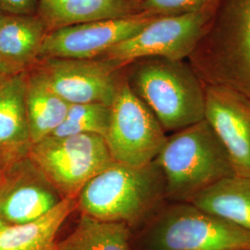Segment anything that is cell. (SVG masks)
Returning <instances> with one entry per match:
<instances>
[{
	"instance_id": "obj_27",
	"label": "cell",
	"mask_w": 250,
	"mask_h": 250,
	"mask_svg": "<svg viewBox=\"0 0 250 250\" xmlns=\"http://www.w3.org/2000/svg\"><path fill=\"white\" fill-rule=\"evenodd\" d=\"M250 250V249H248V250Z\"/></svg>"
},
{
	"instance_id": "obj_15",
	"label": "cell",
	"mask_w": 250,
	"mask_h": 250,
	"mask_svg": "<svg viewBox=\"0 0 250 250\" xmlns=\"http://www.w3.org/2000/svg\"><path fill=\"white\" fill-rule=\"evenodd\" d=\"M36 14L49 33L83 22L142 13L140 0H38Z\"/></svg>"
},
{
	"instance_id": "obj_19",
	"label": "cell",
	"mask_w": 250,
	"mask_h": 250,
	"mask_svg": "<svg viewBox=\"0 0 250 250\" xmlns=\"http://www.w3.org/2000/svg\"><path fill=\"white\" fill-rule=\"evenodd\" d=\"M57 250H134L133 231L124 223L81 214L73 231L58 242Z\"/></svg>"
},
{
	"instance_id": "obj_12",
	"label": "cell",
	"mask_w": 250,
	"mask_h": 250,
	"mask_svg": "<svg viewBox=\"0 0 250 250\" xmlns=\"http://www.w3.org/2000/svg\"><path fill=\"white\" fill-rule=\"evenodd\" d=\"M236 175L250 178V101L223 86L205 84V117Z\"/></svg>"
},
{
	"instance_id": "obj_7",
	"label": "cell",
	"mask_w": 250,
	"mask_h": 250,
	"mask_svg": "<svg viewBox=\"0 0 250 250\" xmlns=\"http://www.w3.org/2000/svg\"><path fill=\"white\" fill-rule=\"evenodd\" d=\"M167 136L151 110L131 89L125 74L110 105L109 126L104 137L113 161L146 165L155 161Z\"/></svg>"
},
{
	"instance_id": "obj_24",
	"label": "cell",
	"mask_w": 250,
	"mask_h": 250,
	"mask_svg": "<svg viewBox=\"0 0 250 250\" xmlns=\"http://www.w3.org/2000/svg\"><path fill=\"white\" fill-rule=\"evenodd\" d=\"M6 13L5 12H3L2 10H0V27L2 25V23H3V21H4V20H5V17H6Z\"/></svg>"
},
{
	"instance_id": "obj_20",
	"label": "cell",
	"mask_w": 250,
	"mask_h": 250,
	"mask_svg": "<svg viewBox=\"0 0 250 250\" xmlns=\"http://www.w3.org/2000/svg\"><path fill=\"white\" fill-rule=\"evenodd\" d=\"M109 121L110 106L98 103L71 104L65 120L51 135L90 134L105 137Z\"/></svg>"
},
{
	"instance_id": "obj_17",
	"label": "cell",
	"mask_w": 250,
	"mask_h": 250,
	"mask_svg": "<svg viewBox=\"0 0 250 250\" xmlns=\"http://www.w3.org/2000/svg\"><path fill=\"white\" fill-rule=\"evenodd\" d=\"M77 210V198H64L46 214L27 224L5 225L0 230V250H57V235Z\"/></svg>"
},
{
	"instance_id": "obj_9",
	"label": "cell",
	"mask_w": 250,
	"mask_h": 250,
	"mask_svg": "<svg viewBox=\"0 0 250 250\" xmlns=\"http://www.w3.org/2000/svg\"><path fill=\"white\" fill-rule=\"evenodd\" d=\"M50 87L69 104L110 106L126 65L107 59H45L36 63Z\"/></svg>"
},
{
	"instance_id": "obj_6",
	"label": "cell",
	"mask_w": 250,
	"mask_h": 250,
	"mask_svg": "<svg viewBox=\"0 0 250 250\" xmlns=\"http://www.w3.org/2000/svg\"><path fill=\"white\" fill-rule=\"evenodd\" d=\"M28 156L63 199L77 198L90 180L114 161L99 134L50 135L32 144Z\"/></svg>"
},
{
	"instance_id": "obj_8",
	"label": "cell",
	"mask_w": 250,
	"mask_h": 250,
	"mask_svg": "<svg viewBox=\"0 0 250 250\" xmlns=\"http://www.w3.org/2000/svg\"><path fill=\"white\" fill-rule=\"evenodd\" d=\"M212 10L157 17L100 58L125 65L146 58L184 61L195 50Z\"/></svg>"
},
{
	"instance_id": "obj_10",
	"label": "cell",
	"mask_w": 250,
	"mask_h": 250,
	"mask_svg": "<svg viewBox=\"0 0 250 250\" xmlns=\"http://www.w3.org/2000/svg\"><path fill=\"white\" fill-rule=\"evenodd\" d=\"M157 17L145 14L107 19L63 27L49 32L39 61L45 59H98L132 37Z\"/></svg>"
},
{
	"instance_id": "obj_11",
	"label": "cell",
	"mask_w": 250,
	"mask_h": 250,
	"mask_svg": "<svg viewBox=\"0 0 250 250\" xmlns=\"http://www.w3.org/2000/svg\"><path fill=\"white\" fill-rule=\"evenodd\" d=\"M63 198L29 156L4 167L0 183V219L8 225L33 222Z\"/></svg>"
},
{
	"instance_id": "obj_1",
	"label": "cell",
	"mask_w": 250,
	"mask_h": 250,
	"mask_svg": "<svg viewBox=\"0 0 250 250\" xmlns=\"http://www.w3.org/2000/svg\"><path fill=\"white\" fill-rule=\"evenodd\" d=\"M188 63L204 84L250 101V0H218Z\"/></svg>"
},
{
	"instance_id": "obj_25",
	"label": "cell",
	"mask_w": 250,
	"mask_h": 250,
	"mask_svg": "<svg viewBox=\"0 0 250 250\" xmlns=\"http://www.w3.org/2000/svg\"><path fill=\"white\" fill-rule=\"evenodd\" d=\"M3 171H4V165L0 162V183H1L2 176H3Z\"/></svg>"
},
{
	"instance_id": "obj_21",
	"label": "cell",
	"mask_w": 250,
	"mask_h": 250,
	"mask_svg": "<svg viewBox=\"0 0 250 250\" xmlns=\"http://www.w3.org/2000/svg\"><path fill=\"white\" fill-rule=\"evenodd\" d=\"M218 0H140L141 13L151 17L182 15L213 9Z\"/></svg>"
},
{
	"instance_id": "obj_2",
	"label": "cell",
	"mask_w": 250,
	"mask_h": 250,
	"mask_svg": "<svg viewBox=\"0 0 250 250\" xmlns=\"http://www.w3.org/2000/svg\"><path fill=\"white\" fill-rule=\"evenodd\" d=\"M166 202L164 180L156 161L144 166L113 161L82 189L77 210L102 221L124 223L134 232Z\"/></svg>"
},
{
	"instance_id": "obj_3",
	"label": "cell",
	"mask_w": 250,
	"mask_h": 250,
	"mask_svg": "<svg viewBox=\"0 0 250 250\" xmlns=\"http://www.w3.org/2000/svg\"><path fill=\"white\" fill-rule=\"evenodd\" d=\"M125 77L166 133L204 120L205 84L185 61L146 58L126 65Z\"/></svg>"
},
{
	"instance_id": "obj_16",
	"label": "cell",
	"mask_w": 250,
	"mask_h": 250,
	"mask_svg": "<svg viewBox=\"0 0 250 250\" xmlns=\"http://www.w3.org/2000/svg\"><path fill=\"white\" fill-rule=\"evenodd\" d=\"M24 100L32 144L53 134L71 106L50 87L36 66L27 71Z\"/></svg>"
},
{
	"instance_id": "obj_18",
	"label": "cell",
	"mask_w": 250,
	"mask_h": 250,
	"mask_svg": "<svg viewBox=\"0 0 250 250\" xmlns=\"http://www.w3.org/2000/svg\"><path fill=\"white\" fill-rule=\"evenodd\" d=\"M189 203L250 232V178L227 177L197 195Z\"/></svg>"
},
{
	"instance_id": "obj_5",
	"label": "cell",
	"mask_w": 250,
	"mask_h": 250,
	"mask_svg": "<svg viewBox=\"0 0 250 250\" xmlns=\"http://www.w3.org/2000/svg\"><path fill=\"white\" fill-rule=\"evenodd\" d=\"M134 250H244L250 232L189 202H166L133 232Z\"/></svg>"
},
{
	"instance_id": "obj_13",
	"label": "cell",
	"mask_w": 250,
	"mask_h": 250,
	"mask_svg": "<svg viewBox=\"0 0 250 250\" xmlns=\"http://www.w3.org/2000/svg\"><path fill=\"white\" fill-rule=\"evenodd\" d=\"M26 74L9 75L0 84V162L4 167L27 156L32 146L24 100Z\"/></svg>"
},
{
	"instance_id": "obj_4",
	"label": "cell",
	"mask_w": 250,
	"mask_h": 250,
	"mask_svg": "<svg viewBox=\"0 0 250 250\" xmlns=\"http://www.w3.org/2000/svg\"><path fill=\"white\" fill-rule=\"evenodd\" d=\"M155 161L163 176L167 202H190L218 182L236 175L206 120L168 135Z\"/></svg>"
},
{
	"instance_id": "obj_23",
	"label": "cell",
	"mask_w": 250,
	"mask_h": 250,
	"mask_svg": "<svg viewBox=\"0 0 250 250\" xmlns=\"http://www.w3.org/2000/svg\"><path fill=\"white\" fill-rule=\"evenodd\" d=\"M10 74H9L8 72H6L2 66L0 65V84L3 83V81L5 80L7 77H9Z\"/></svg>"
},
{
	"instance_id": "obj_14",
	"label": "cell",
	"mask_w": 250,
	"mask_h": 250,
	"mask_svg": "<svg viewBox=\"0 0 250 250\" xmlns=\"http://www.w3.org/2000/svg\"><path fill=\"white\" fill-rule=\"evenodd\" d=\"M48 30L37 14H7L0 27V65L10 75L27 72L39 62Z\"/></svg>"
},
{
	"instance_id": "obj_26",
	"label": "cell",
	"mask_w": 250,
	"mask_h": 250,
	"mask_svg": "<svg viewBox=\"0 0 250 250\" xmlns=\"http://www.w3.org/2000/svg\"><path fill=\"white\" fill-rule=\"evenodd\" d=\"M5 225H7V224H5V223L0 219V230H1Z\"/></svg>"
},
{
	"instance_id": "obj_22",
	"label": "cell",
	"mask_w": 250,
	"mask_h": 250,
	"mask_svg": "<svg viewBox=\"0 0 250 250\" xmlns=\"http://www.w3.org/2000/svg\"><path fill=\"white\" fill-rule=\"evenodd\" d=\"M38 0H0V10L6 14H36Z\"/></svg>"
}]
</instances>
